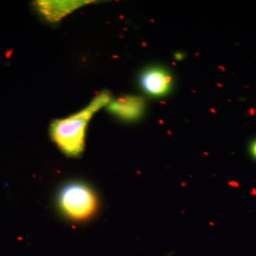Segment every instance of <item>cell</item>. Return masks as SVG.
<instances>
[{"label":"cell","instance_id":"cell-3","mask_svg":"<svg viewBox=\"0 0 256 256\" xmlns=\"http://www.w3.org/2000/svg\"><path fill=\"white\" fill-rule=\"evenodd\" d=\"M173 76L163 67L151 66L144 69L139 76L143 92L152 97H163L171 92Z\"/></svg>","mask_w":256,"mask_h":256},{"label":"cell","instance_id":"cell-6","mask_svg":"<svg viewBox=\"0 0 256 256\" xmlns=\"http://www.w3.org/2000/svg\"><path fill=\"white\" fill-rule=\"evenodd\" d=\"M250 151L252 156L256 160V140L252 141V144H250Z\"/></svg>","mask_w":256,"mask_h":256},{"label":"cell","instance_id":"cell-1","mask_svg":"<svg viewBox=\"0 0 256 256\" xmlns=\"http://www.w3.org/2000/svg\"><path fill=\"white\" fill-rule=\"evenodd\" d=\"M112 100L108 92L96 96L86 108L66 118L55 120L50 127L52 140L68 156H78L84 150L86 130L94 114Z\"/></svg>","mask_w":256,"mask_h":256},{"label":"cell","instance_id":"cell-7","mask_svg":"<svg viewBox=\"0 0 256 256\" xmlns=\"http://www.w3.org/2000/svg\"><path fill=\"white\" fill-rule=\"evenodd\" d=\"M183 54L176 53V55H175V57H176V60H182L183 58Z\"/></svg>","mask_w":256,"mask_h":256},{"label":"cell","instance_id":"cell-2","mask_svg":"<svg viewBox=\"0 0 256 256\" xmlns=\"http://www.w3.org/2000/svg\"><path fill=\"white\" fill-rule=\"evenodd\" d=\"M60 208L69 218L84 220L92 216L97 207L95 194L86 185L72 183L62 188L58 196Z\"/></svg>","mask_w":256,"mask_h":256},{"label":"cell","instance_id":"cell-4","mask_svg":"<svg viewBox=\"0 0 256 256\" xmlns=\"http://www.w3.org/2000/svg\"><path fill=\"white\" fill-rule=\"evenodd\" d=\"M95 1H36L34 3L35 8L42 18L50 23H56L66 16L79 9Z\"/></svg>","mask_w":256,"mask_h":256},{"label":"cell","instance_id":"cell-5","mask_svg":"<svg viewBox=\"0 0 256 256\" xmlns=\"http://www.w3.org/2000/svg\"><path fill=\"white\" fill-rule=\"evenodd\" d=\"M107 106L109 112L126 121L139 119L144 110V102L142 98L134 96L112 99Z\"/></svg>","mask_w":256,"mask_h":256}]
</instances>
